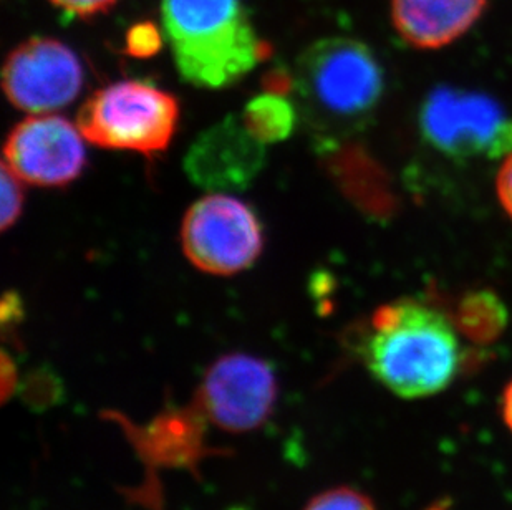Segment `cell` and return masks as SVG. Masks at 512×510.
Listing matches in <instances>:
<instances>
[{
  "mask_svg": "<svg viewBox=\"0 0 512 510\" xmlns=\"http://www.w3.org/2000/svg\"><path fill=\"white\" fill-rule=\"evenodd\" d=\"M24 203V181L7 164L2 163V231H9L19 221Z\"/></svg>",
  "mask_w": 512,
  "mask_h": 510,
  "instance_id": "cell-15",
  "label": "cell"
},
{
  "mask_svg": "<svg viewBox=\"0 0 512 510\" xmlns=\"http://www.w3.org/2000/svg\"><path fill=\"white\" fill-rule=\"evenodd\" d=\"M266 145L247 131L241 116H228L203 131L184 156L191 183L211 193L251 188L266 166Z\"/></svg>",
  "mask_w": 512,
  "mask_h": 510,
  "instance_id": "cell-10",
  "label": "cell"
},
{
  "mask_svg": "<svg viewBox=\"0 0 512 510\" xmlns=\"http://www.w3.org/2000/svg\"><path fill=\"white\" fill-rule=\"evenodd\" d=\"M450 317L461 337L478 345H489L506 330L508 308L491 290H471L458 300Z\"/></svg>",
  "mask_w": 512,
  "mask_h": 510,
  "instance_id": "cell-12",
  "label": "cell"
},
{
  "mask_svg": "<svg viewBox=\"0 0 512 510\" xmlns=\"http://www.w3.org/2000/svg\"><path fill=\"white\" fill-rule=\"evenodd\" d=\"M163 37L153 22L133 25L126 34V53L135 58L155 57L160 52Z\"/></svg>",
  "mask_w": 512,
  "mask_h": 510,
  "instance_id": "cell-16",
  "label": "cell"
},
{
  "mask_svg": "<svg viewBox=\"0 0 512 510\" xmlns=\"http://www.w3.org/2000/svg\"><path fill=\"white\" fill-rule=\"evenodd\" d=\"M179 116V102L170 92L123 80L93 93L78 111L77 126L92 145L153 156L168 150Z\"/></svg>",
  "mask_w": 512,
  "mask_h": 510,
  "instance_id": "cell-4",
  "label": "cell"
},
{
  "mask_svg": "<svg viewBox=\"0 0 512 510\" xmlns=\"http://www.w3.org/2000/svg\"><path fill=\"white\" fill-rule=\"evenodd\" d=\"M277 390L276 371L267 361L229 353L206 371L198 390L199 408L216 428L251 433L271 418Z\"/></svg>",
  "mask_w": 512,
  "mask_h": 510,
  "instance_id": "cell-7",
  "label": "cell"
},
{
  "mask_svg": "<svg viewBox=\"0 0 512 510\" xmlns=\"http://www.w3.org/2000/svg\"><path fill=\"white\" fill-rule=\"evenodd\" d=\"M501 413H503L504 423H506V426H508L509 431L512 433V380L504 388L503 409H501Z\"/></svg>",
  "mask_w": 512,
  "mask_h": 510,
  "instance_id": "cell-20",
  "label": "cell"
},
{
  "mask_svg": "<svg viewBox=\"0 0 512 510\" xmlns=\"http://www.w3.org/2000/svg\"><path fill=\"white\" fill-rule=\"evenodd\" d=\"M294 88V73L285 72L284 68H274L264 77V92L287 95Z\"/></svg>",
  "mask_w": 512,
  "mask_h": 510,
  "instance_id": "cell-19",
  "label": "cell"
},
{
  "mask_svg": "<svg viewBox=\"0 0 512 510\" xmlns=\"http://www.w3.org/2000/svg\"><path fill=\"white\" fill-rule=\"evenodd\" d=\"M304 510H377V507L363 492L340 486L312 497Z\"/></svg>",
  "mask_w": 512,
  "mask_h": 510,
  "instance_id": "cell-14",
  "label": "cell"
},
{
  "mask_svg": "<svg viewBox=\"0 0 512 510\" xmlns=\"http://www.w3.org/2000/svg\"><path fill=\"white\" fill-rule=\"evenodd\" d=\"M184 255L211 275L249 269L264 247V229L256 211L228 193H213L189 207L181 226Z\"/></svg>",
  "mask_w": 512,
  "mask_h": 510,
  "instance_id": "cell-6",
  "label": "cell"
},
{
  "mask_svg": "<svg viewBox=\"0 0 512 510\" xmlns=\"http://www.w3.org/2000/svg\"><path fill=\"white\" fill-rule=\"evenodd\" d=\"M488 0H392V22L406 44L438 50L473 27Z\"/></svg>",
  "mask_w": 512,
  "mask_h": 510,
  "instance_id": "cell-11",
  "label": "cell"
},
{
  "mask_svg": "<svg viewBox=\"0 0 512 510\" xmlns=\"http://www.w3.org/2000/svg\"><path fill=\"white\" fill-rule=\"evenodd\" d=\"M63 14L77 19H92L105 14L116 4V0H50Z\"/></svg>",
  "mask_w": 512,
  "mask_h": 510,
  "instance_id": "cell-17",
  "label": "cell"
},
{
  "mask_svg": "<svg viewBox=\"0 0 512 510\" xmlns=\"http://www.w3.org/2000/svg\"><path fill=\"white\" fill-rule=\"evenodd\" d=\"M496 194L504 212L512 219V151L504 156L496 178Z\"/></svg>",
  "mask_w": 512,
  "mask_h": 510,
  "instance_id": "cell-18",
  "label": "cell"
},
{
  "mask_svg": "<svg viewBox=\"0 0 512 510\" xmlns=\"http://www.w3.org/2000/svg\"><path fill=\"white\" fill-rule=\"evenodd\" d=\"M421 135L448 158L499 159L512 151V116L494 98L440 87L420 110Z\"/></svg>",
  "mask_w": 512,
  "mask_h": 510,
  "instance_id": "cell-5",
  "label": "cell"
},
{
  "mask_svg": "<svg viewBox=\"0 0 512 510\" xmlns=\"http://www.w3.org/2000/svg\"><path fill=\"white\" fill-rule=\"evenodd\" d=\"M241 120L252 136L269 145L287 140L294 133L297 111L285 95L264 92L247 103Z\"/></svg>",
  "mask_w": 512,
  "mask_h": 510,
  "instance_id": "cell-13",
  "label": "cell"
},
{
  "mask_svg": "<svg viewBox=\"0 0 512 510\" xmlns=\"http://www.w3.org/2000/svg\"><path fill=\"white\" fill-rule=\"evenodd\" d=\"M82 62L60 40L32 37L5 58L2 88L15 108L32 115L54 113L82 92Z\"/></svg>",
  "mask_w": 512,
  "mask_h": 510,
  "instance_id": "cell-8",
  "label": "cell"
},
{
  "mask_svg": "<svg viewBox=\"0 0 512 510\" xmlns=\"http://www.w3.org/2000/svg\"><path fill=\"white\" fill-rule=\"evenodd\" d=\"M161 20L179 75L194 87H229L269 53L242 0H161Z\"/></svg>",
  "mask_w": 512,
  "mask_h": 510,
  "instance_id": "cell-3",
  "label": "cell"
},
{
  "mask_svg": "<svg viewBox=\"0 0 512 510\" xmlns=\"http://www.w3.org/2000/svg\"><path fill=\"white\" fill-rule=\"evenodd\" d=\"M4 163L24 183L63 188L85 169V136L63 116L32 115L15 125L7 136Z\"/></svg>",
  "mask_w": 512,
  "mask_h": 510,
  "instance_id": "cell-9",
  "label": "cell"
},
{
  "mask_svg": "<svg viewBox=\"0 0 512 510\" xmlns=\"http://www.w3.org/2000/svg\"><path fill=\"white\" fill-rule=\"evenodd\" d=\"M300 113L320 148L372 123L385 92L377 55L360 40L329 37L302 52L294 70Z\"/></svg>",
  "mask_w": 512,
  "mask_h": 510,
  "instance_id": "cell-2",
  "label": "cell"
},
{
  "mask_svg": "<svg viewBox=\"0 0 512 510\" xmlns=\"http://www.w3.org/2000/svg\"><path fill=\"white\" fill-rule=\"evenodd\" d=\"M458 330L441 308L400 299L373 312L362 357L373 378L403 400L438 395L463 368Z\"/></svg>",
  "mask_w": 512,
  "mask_h": 510,
  "instance_id": "cell-1",
  "label": "cell"
}]
</instances>
